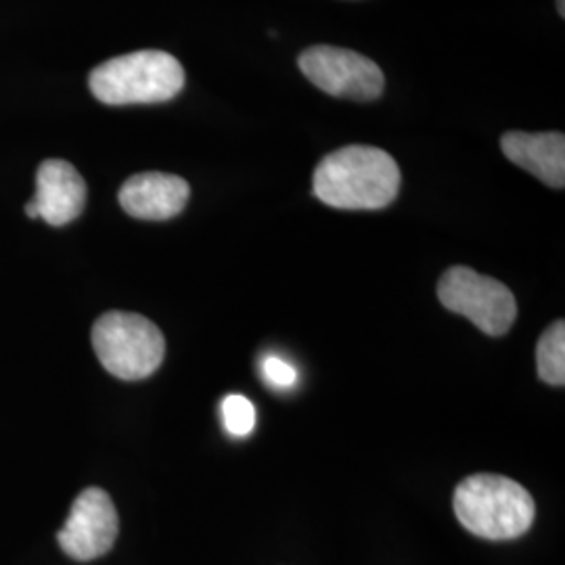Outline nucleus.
I'll return each mask as SVG.
<instances>
[{"instance_id":"obj_6","label":"nucleus","mask_w":565,"mask_h":565,"mask_svg":"<svg viewBox=\"0 0 565 565\" xmlns=\"http://www.w3.org/2000/svg\"><path fill=\"white\" fill-rule=\"evenodd\" d=\"M298 65L308 81L331 97L373 102L384 93L380 65L350 49L317 44L303 51Z\"/></svg>"},{"instance_id":"obj_1","label":"nucleus","mask_w":565,"mask_h":565,"mask_svg":"<svg viewBox=\"0 0 565 565\" xmlns=\"http://www.w3.org/2000/svg\"><path fill=\"white\" fill-rule=\"evenodd\" d=\"M401 182V168L387 151L348 145L319 162L312 193L338 210H384L396 200Z\"/></svg>"},{"instance_id":"obj_15","label":"nucleus","mask_w":565,"mask_h":565,"mask_svg":"<svg viewBox=\"0 0 565 565\" xmlns=\"http://www.w3.org/2000/svg\"><path fill=\"white\" fill-rule=\"evenodd\" d=\"M557 4H559V15L565 18V0H557Z\"/></svg>"},{"instance_id":"obj_2","label":"nucleus","mask_w":565,"mask_h":565,"mask_svg":"<svg viewBox=\"0 0 565 565\" xmlns=\"http://www.w3.org/2000/svg\"><path fill=\"white\" fill-rule=\"evenodd\" d=\"M457 520L486 541H513L534 524L532 494L515 480L497 473H476L457 486L452 497Z\"/></svg>"},{"instance_id":"obj_14","label":"nucleus","mask_w":565,"mask_h":565,"mask_svg":"<svg viewBox=\"0 0 565 565\" xmlns=\"http://www.w3.org/2000/svg\"><path fill=\"white\" fill-rule=\"evenodd\" d=\"M25 214H28V218H32V221H34V218H39V210H36L34 202H30L25 205Z\"/></svg>"},{"instance_id":"obj_4","label":"nucleus","mask_w":565,"mask_h":565,"mask_svg":"<svg viewBox=\"0 0 565 565\" xmlns=\"http://www.w3.org/2000/svg\"><path fill=\"white\" fill-rule=\"evenodd\" d=\"M93 348L99 363L124 382H139L153 375L163 361L162 331L132 312H107L93 327Z\"/></svg>"},{"instance_id":"obj_10","label":"nucleus","mask_w":565,"mask_h":565,"mask_svg":"<svg viewBox=\"0 0 565 565\" xmlns=\"http://www.w3.org/2000/svg\"><path fill=\"white\" fill-rule=\"evenodd\" d=\"M507 160L553 189L565 186V137L562 132H507L501 139Z\"/></svg>"},{"instance_id":"obj_12","label":"nucleus","mask_w":565,"mask_h":565,"mask_svg":"<svg viewBox=\"0 0 565 565\" xmlns=\"http://www.w3.org/2000/svg\"><path fill=\"white\" fill-rule=\"evenodd\" d=\"M223 422L224 429L235 436V438H245L254 431L256 427V408L249 398L242 394H228L223 401Z\"/></svg>"},{"instance_id":"obj_8","label":"nucleus","mask_w":565,"mask_h":565,"mask_svg":"<svg viewBox=\"0 0 565 565\" xmlns=\"http://www.w3.org/2000/svg\"><path fill=\"white\" fill-rule=\"evenodd\" d=\"M120 205L139 221H170L179 216L191 198L189 182L166 172H142L121 184Z\"/></svg>"},{"instance_id":"obj_13","label":"nucleus","mask_w":565,"mask_h":565,"mask_svg":"<svg viewBox=\"0 0 565 565\" xmlns=\"http://www.w3.org/2000/svg\"><path fill=\"white\" fill-rule=\"evenodd\" d=\"M263 375L268 385H275L279 390L291 387L296 384V377H298V373L291 364L282 361L279 356H273V354L266 356L263 361Z\"/></svg>"},{"instance_id":"obj_3","label":"nucleus","mask_w":565,"mask_h":565,"mask_svg":"<svg viewBox=\"0 0 565 565\" xmlns=\"http://www.w3.org/2000/svg\"><path fill=\"white\" fill-rule=\"evenodd\" d=\"M90 93L105 105H147L174 99L184 86L181 61L166 51H137L90 72Z\"/></svg>"},{"instance_id":"obj_7","label":"nucleus","mask_w":565,"mask_h":565,"mask_svg":"<svg viewBox=\"0 0 565 565\" xmlns=\"http://www.w3.org/2000/svg\"><path fill=\"white\" fill-rule=\"evenodd\" d=\"M118 532L120 520L111 497L102 488H86L74 501L57 541L70 557L90 562L111 551Z\"/></svg>"},{"instance_id":"obj_11","label":"nucleus","mask_w":565,"mask_h":565,"mask_svg":"<svg viewBox=\"0 0 565 565\" xmlns=\"http://www.w3.org/2000/svg\"><path fill=\"white\" fill-rule=\"evenodd\" d=\"M539 377L548 385L565 384V323L555 321L536 343Z\"/></svg>"},{"instance_id":"obj_9","label":"nucleus","mask_w":565,"mask_h":565,"mask_svg":"<svg viewBox=\"0 0 565 565\" xmlns=\"http://www.w3.org/2000/svg\"><path fill=\"white\" fill-rule=\"evenodd\" d=\"M34 205L39 218L51 226H63L76 221L86 203V182L70 162L46 160L36 174Z\"/></svg>"},{"instance_id":"obj_5","label":"nucleus","mask_w":565,"mask_h":565,"mask_svg":"<svg viewBox=\"0 0 565 565\" xmlns=\"http://www.w3.org/2000/svg\"><path fill=\"white\" fill-rule=\"evenodd\" d=\"M438 298L446 310L469 319L492 338L507 333L518 319V302L505 282L484 277L469 266L446 270L438 281Z\"/></svg>"}]
</instances>
